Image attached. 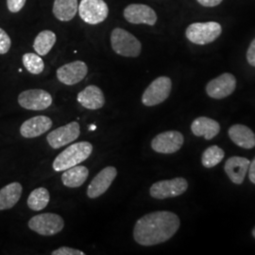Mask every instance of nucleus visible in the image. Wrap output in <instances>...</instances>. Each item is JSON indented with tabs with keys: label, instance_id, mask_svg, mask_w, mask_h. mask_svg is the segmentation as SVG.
<instances>
[{
	"label": "nucleus",
	"instance_id": "1",
	"mask_svg": "<svg viewBox=\"0 0 255 255\" xmlns=\"http://www.w3.org/2000/svg\"><path fill=\"white\" fill-rule=\"evenodd\" d=\"M180 225V219L172 212H152L137 220L133 238L141 246H154L169 240Z\"/></svg>",
	"mask_w": 255,
	"mask_h": 255
},
{
	"label": "nucleus",
	"instance_id": "2",
	"mask_svg": "<svg viewBox=\"0 0 255 255\" xmlns=\"http://www.w3.org/2000/svg\"><path fill=\"white\" fill-rule=\"evenodd\" d=\"M93 151L91 143L82 141L66 147L55 158L53 169L57 172L64 171L87 160Z\"/></svg>",
	"mask_w": 255,
	"mask_h": 255
},
{
	"label": "nucleus",
	"instance_id": "3",
	"mask_svg": "<svg viewBox=\"0 0 255 255\" xmlns=\"http://www.w3.org/2000/svg\"><path fill=\"white\" fill-rule=\"evenodd\" d=\"M222 33L221 25L215 22H197L189 25L185 30V36L195 45L204 46L216 41Z\"/></svg>",
	"mask_w": 255,
	"mask_h": 255
},
{
	"label": "nucleus",
	"instance_id": "4",
	"mask_svg": "<svg viewBox=\"0 0 255 255\" xmlns=\"http://www.w3.org/2000/svg\"><path fill=\"white\" fill-rule=\"evenodd\" d=\"M111 45L117 54L128 58H136L142 50V45L136 37L120 27L112 31Z\"/></svg>",
	"mask_w": 255,
	"mask_h": 255
},
{
	"label": "nucleus",
	"instance_id": "5",
	"mask_svg": "<svg viewBox=\"0 0 255 255\" xmlns=\"http://www.w3.org/2000/svg\"><path fill=\"white\" fill-rule=\"evenodd\" d=\"M28 227L40 236L52 237L64 229V220L57 214L45 213L29 219Z\"/></svg>",
	"mask_w": 255,
	"mask_h": 255
},
{
	"label": "nucleus",
	"instance_id": "6",
	"mask_svg": "<svg viewBox=\"0 0 255 255\" xmlns=\"http://www.w3.org/2000/svg\"><path fill=\"white\" fill-rule=\"evenodd\" d=\"M172 82L168 77H159L151 82L146 88L143 96L142 102L145 106H155L164 102L170 95Z\"/></svg>",
	"mask_w": 255,
	"mask_h": 255
},
{
	"label": "nucleus",
	"instance_id": "7",
	"mask_svg": "<svg viewBox=\"0 0 255 255\" xmlns=\"http://www.w3.org/2000/svg\"><path fill=\"white\" fill-rule=\"evenodd\" d=\"M78 11L80 17L90 25L102 23L109 15V8L104 0H81Z\"/></svg>",
	"mask_w": 255,
	"mask_h": 255
},
{
	"label": "nucleus",
	"instance_id": "8",
	"mask_svg": "<svg viewBox=\"0 0 255 255\" xmlns=\"http://www.w3.org/2000/svg\"><path fill=\"white\" fill-rule=\"evenodd\" d=\"M188 188V182L184 178H175L155 182L150 189V196L157 200L175 198L182 195Z\"/></svg>",
	"mask_w": 255,
	"mask_h": 255
},
{
	"label": "nucleus",
	"instance_id": "9",
	"mask_svg": "<svg viewBox=\"0 0 255 255\" xmlns=\"http://www.w3.org/2000/svg\"><path fill=\"white\" fill-rule=\"evenodd\" d=\"M183 142L184 138L180 131L168 130L155 136L151 141V147L158 153L171 154L180 150Z\"/></svg>",
	"mask_w": 255,
	"mask_h": 255
},
{
	"label": "nucleus",
	"instance_id": "10",
	"mask_svg": "<svg viewBox=\"0 0 255 255\" xmlns=\"http://www.w3.org/2000/svg\"><path fill=\"white\" fill-rule=\"evenodd\" d=\"M80 134V124L78 122H71L50 131L46 136V140L49 146L57 149L72 143L79 138Z\"/></svg>",
	"mask_w": 255,
	"mask_h": 255
},
{
	"label": "nucleus",
	"instance_id": "11",
	"mask_svg": "<svg viewBox=\"0 0 255 255\" xmlns=\"http://www.w3.org/2000/svg\"><path fill=\"white\" fill-rule=\"evenodd\" d=\"M18 103L24 109L42 111L52 104V97L42 89H29L19 95Z\"/></svg>",
	"mask_w": 255,
	"mask_h": 255
},
{
	"label": "nucleus",
	"instance_id": "12",
	"mask_svg": "<svg viewBox=\"0 0 255 255\" xmlns=\"http://www.w3.org/2000/svg\"><path fill=\"white\" fill-rule=\"evenodd\" d=\"M237 87V79L233 74L224 73L212 80L206 85V93L210 98L222 100L232 95Z\"/></svg>",
	"mask_w": 255,
	"mask_h": 255
},
{
	"label": "nucleus",
	"instance_id": "13",
	"mask_svg": "<svg viewBox=\"0 0 255 255\" xmlns=\"http://www.w3.org/2000/svg\"><path fill=\"white\" fill-rule=\"evenodd\" d=\"M124 17L130 24L154 26L157 14L154 9L145 4H130L124 9Z\"/></svg>",
	"mask_w": 255,
	"mask_h": 255
},
{
	"label": "nucleus",
	"instance_id": "14",
	"mask_svg": "<svg viewBox=\"0 0 255 255\" xmlns=\"http://www.w3.org/2000/svg\"><path fill=\"white\" fill-rule=\"evenodd\" d=\"M88 67L82 61H75L58 68L57 79L65 85H75L87 76Z\"/></svg>",
	"mask_w": 255,
	"mask_h": 255
},
{
	"label": "nucleus",
	"instance_id": "15",
	"mask_svg": "<svg viewBox=\"0 0 255 255\" xmlns=\"http://www.w3.org/2000/svg\"><path fill=\"white\" fill-rule=\"evenodd\" d=\"M118 176V170L114 166H107L98 174L87 188V196L89 199H97L107 191Z\"/></svg>",
	"mask_w": 255,
	"mask_h": 255
},
{
	"label": "nucleus",
	"instance_id": "16",
	"mask_svg": "<svg viewBox=\"0 0 255 255\" xmlns=\"http://www.w3.org/2000/svg\"><path fill=\"white\" fill-rule=\"evenodd\" d=\"M52 120L46 116H38L26 120L20 127V133L25 138H35L44 134L52 127Z\"/></svg>",
	"mask_w": 255,
	"mask_h": 255
},
{
	"label": "nucleus",
	"instance_id": "17",
	"mask_svg": "<svg viewBox=\"0 0 255 255\" xmlns=\"http://www.w3.org/2000/svg\"><path fill=\"white\" fill-rule=\"evenodd\" d=\"M250 164L251 162L247 158L233 156L226 161L224 169L232 182L236 184H241L245 180Z\"/></svg>",
	"mask_w": 255,
	"mask_h": 255
},
{
	"label": "nucleus",
	"instance_id": "18",
	"mask_svg": "<svg viewBox=\"0 0 255 255\" xmlns=\"http://www.w3.org/2000/svg\"><path fill=\"white\" fill-rule=\"evenodd\" d=\"M77 100L83 108L99 110L105 104V97L100 87L89 85L78 94Z\"/></svg>",
	"mask_w": 255,
	"mask_h": 255
},
{
	"label": "nucleus",
	"instance_id": "19",
	"mask_svg": "<svg viewBox=\"0 0 255 255\" xmlns=\"http://www.w3.org/2000/svg\"><path fill=\"white\" fill-rule=\"evenodd\" d=\"M229 136L237 146L251 149L255 146V132L245 125L236 124L229 128Z\"/></svg>",
	"mask_w": 255,
	"mask_h": 255
},
{
	"label": "nucleus",
	"instance_id": "20",
	"mask_svg": "<svg viewBox=\"0 0 255 255\" xmlns=\"http://www.w3.org/2000/svg\"><path fill=\"white\" fill-rule=\"evenodd\" d=\"M191 130L196 136H204L206 140H211L219 134L220 126L214 119L201 117L193 121Z\"/></svg>",
	"mask_w": 255,
	"mask_h": 255
},
{
	"label": "nucleus",
	"instance_id": "21",
	"mask_svg": "<svg viewBox=\"0 0 255 255\" xmlns=\"http://www.w3.org/2000/svg\"><path fill=\"white\" fill-rule=\"evenodd\" d=\"M23 187L19 182H11L0 190V211L11 209L22 196Z\"/></svg>",
	"mask_w": 255,
	"mask_h": 255
},
{
	"label": "nucleus",
	"instance_id": "22",
	"mask_svg": "<svg viewBox=\"0 0 255 255\" xmlns=\"http://www.w3.org/2000/svg\"><path fill=\"white\" fill-rule=\"evenodd\" d=\"M89 175V170L83 165H76L64 170L62 175V182L64 186L69 188H77L82 186L86 182Z\"/></svg>",
	"mask_w": 255,
	"mask_h": 255
},
{
	"label": "nucleus",
	"instance_id": "23",
	"mask_svg": "<svg viewBox=\"0 0 255 255\" xmlns=\"http://www.w3.org/2000/svg\"><path fill=\"white\" fill-rule=\"evenodd\" d=\"M78 9V0H55L52 11L58 20L68 22L76 16Z\"/></svg>",
	"mask_w": 255,
	"mask_h": 255
},
{
	"label": "nucleus",
	"instance_id": "24",
	"mask_svg": "<svg viewBox=\"0 0 255 255\" xmlns=\"http://www.w3.org/2000/svg\"><path fill=\"white\" fill-rule=\"evenodd\" d=\"M57 37L53 31L43 30L35 38L33 43V48L37 54L46 56L54 46Z\"/></svg>",
	"mask_w": 255,
	"mask_h": 255
},
{
	"label": "nucleus",
	"instance_id": "25",
	"mask_svg": "<svg viewBox=\"0 0 255 255\" xmlns=\"http://www.w3.org/2000/svg\"><path fill=\"white\" fill-rule=\"evenodd\" d=\"M50 201L49 192L45 187H39L31 192L27 198V206L33 211L45 209Z\"/></svg>",
	"mask_w": 255,
	"mask_h": 255
},
{
	"label": "nucleus",
	"instance_id": "26",
	"mask_svg": "<svg viewBox=\"0 0 255 255\" xmlns=\"http://www.w3.org/2000/svg\"><path fill=\"white\" fill-rule=\"evenodd\" d=\"M225 156L222 148L218 146H211L204 150L201 157L202 165L206 168H212L219 164Z\"/></svg>",
	"mask_w": 255,
	"mask_h": 255
},
{
	"label": "nucleus",
	"instance_id": "27",
	"mask_svg": "<svg viewBox=\"0 0 255 255\" xmlns=\"http://www.w3.org/2000/svg\"><path fill=\"white\" fill-rule=\"evenodd\" d=\"M23 64L29 73L39 75L44 71L45 63L40 55L35 53H26L22 57Z\"/></svg>",
	"mask_w": 255,
	"mask_h": 255
},
{
	"label": "nucleus",
	"instance_id": "28",
	"mask_svg": "<svg viewBox=\"0 0 255 255\" xmlns=\"http://www.w3.org/2000/svg\"><path fill=\"white\" fill-rule=\"evenodd\" d=\"M11 46V40L8 33L0 27V54H6Z\"/></svg>",
	"mask_w": 255,
	"mask_h": 255
},
{
	"label": "nucleus",
	"instance_id": "29",
	"mask_svg": "<svg viewBox=\"0 0 255 255\" xmlns=\"http://www.w3.org/2000/svg\"><path fill=\"white\" fill-rule=\"evenodd\" d=\"M52 255H84L85 254L82 253V251L68 248V247H61L57 249L54 252L51 253Z\"/></svg>",
	"mask_w": 255,
	"mask_h": 255
},
{
	"label": "nucleus",
	"instance_id": "30",
	"mask_svg": "<svg viewBox=\"0 0 255 255\" xmlns=\"http://www.w3.org/2000/svg\"><path fill=\"white\" fill-rule=\"evenodd\" d=\"M27 0H7V7L10 12L16 13L24 8Z\"/></svg>",
	"mask_w": 255,
	"mask_h": 255
},
{
	"label": "nucleus",
	"instance_id": "31",
	"mask_svg": "<svg viewBox=\"0 0 255 255\" xmlns=\"http://www.w3.org/2000/svg\"><path fill=\"white\" fill-rule=\"evenodd\" d=\"M247 61L252 66L255 67V38L252 41L247 50Z\"/></svg>",
	"mask_w": 255,
	"mask_h": 255
},
{
	"label": "nucleus",
	"instance_id": "32",
	"mask_svg": "<svg viewBox=\"0 0 255 255\" xmlns=\"http://www.w3.org/2000/svg\"><path fill=\"white\" fill-rule=\"evenodd\" d=\"M201 6L203 7H207V8H213V7H217L219 4L223 1V0H197Z\"/></svg>",
	"mask_w": 255,
	"mask_h": 255
},
{
	"label": "nucleus",
	"instance_id": "33",
	"mask_svg": "<svg viewBox=\"0 0 255 255\" xmlns=\"http://www.w3.org/2000/svg\"><path fill=\"white\" fill-rule=\"evenodd\" d=\"M249 178L251 182L255 184V158L252 161L249 167Z\"/></svg>",
	"mask_w": 255,
	"mask_h": 255
},
{
	"label": "nucleus",
	"instance_id": "34",
	"mask_svg": "<svg viewBox=\"0 0 255 255\" xmlns=\"http://www.w3.org/2000/svg\"><path fill=\"white\" fill-rule=\"evenodd\" d=\"M97 128V127L95 126V125H91L90 127H89V130H95Z\"/></svg>",
	"mask_w": 255,
	"mask_h": 255
},
{
	"label": "nucleus",
	"instance_id": "35",
	"mask_svg": "<svg viewBox=\"0 0 255 255\" xmlns=\"http://www.w3.org/2000/svg\"><path fill=\"white\" fill-rule=\"evenodd\" d=\"M253 237L255 238V227L254 228V230H253Z\"/></svg>",
	"mask_w": 255,
	"mask_h": 255
}]
</instances>
